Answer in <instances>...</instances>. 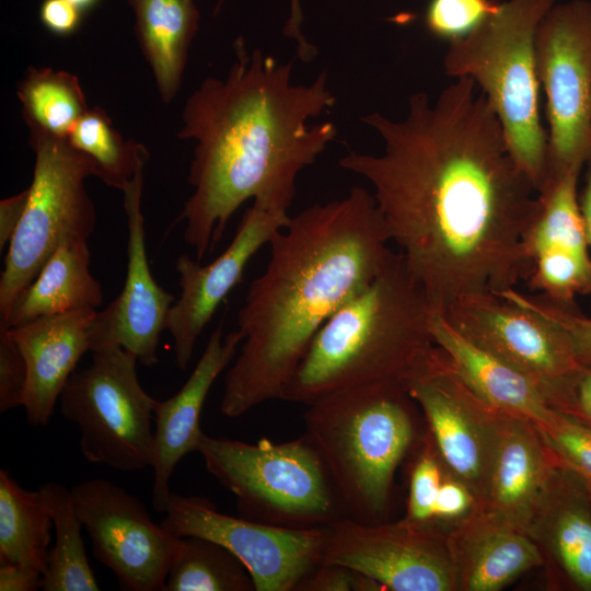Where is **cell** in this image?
I'll use <instances>...</instances> for the list:
<instances>
[{"mask_svg":"<svg viewBox=\"0 0 591 591\" xmlns=\"http://www.w3.org/2000/svg\"><path fill=\"white\" fill-rule=\"evenodd\" d=\"M361 120L383 152L348 149L338 164L372 186L389 241L436 311L529 278L524 240L538 193L474 80L456 78L436 101L414 93L401 120L378 112Z\"/></svg>","mask_w":591,"mask_h":591,"instance_id":"6da1fadb","label":"cell"},{"mask_svg":"<svg viewBox=\"0 0 591 591\" xmlns=\"http://www.w3.org/2000/svg\"><path fill=\"white\" fill-rule=\"evenodd\" d=\"M235 61L224 79L206 78L183 108L178 139L195 140L193 187L176 222L201 262L221 240L228 221L247 199L288 213L299 173L335 139L334 123L310 124L334 106L325 71L310 84L291 81L292 61L234 43Z\"/></svg>","mask_w":591,"mask_h":591,"instance_id":"7a4b0ae2","label":"cell"},{"mask_svg":"<svg viewBox=\"0 0 591 591\" xmlns=\"http://www.w3.org/2000/svg\"><path fill=\"white\" fill-rule=\"evenodd\" d=\"M389 243L374 196L360 186L291 217L237 313L242 343L225 375L223 415L281 399L318 329L392 260Z\"/></svg>","mask_w":591,"mask_h":591,"instance_id":"3957f363","label":"cell"},{"mask_svg":"<svg viewBox=\"0 0 591 591\" xmlns=\"http://www.w3.org/2000/svg\"><path fill=\"white\" fill-rule=\"evenodd\" d=\"M428 294L395 253L387 266L318 329L281 399L310 405L368 384H406L437 344Z\"/></svg>","mask_w":591,"mask_h":591,"instance_id":"277c9868","label":"cell"},{"mask_svg":"<svg viewBox=\"0 0 591 591\" xmlns=\"http://www.w3.org/2000/svg\"><path fill=\"white\" fill-rule=\"evenodd\" d=\"M406 384L341 390L308 405L305 434L333 478L347 518L385 522L395 472L417 438Z\"/></svg>","mask_w":591,"mask_h":591,"instance_id":"5b68a950","label":"cell"},{"mask_svg":"<svg viewBox=\"0 0 591 591\" xmlns=\"http://www.w3.org/2000/svg\"><path fill=\"white\" fill-rule=\"evenodd\" d=\"M555 0H507L466 35L449 42V77H468L497 115L509 151L537 193L547 181V135L538 108L535 35Z\"/></svg>","mask_w":591,"mask_h":591,"instance_id":"8992f818","label":"cell"},{"mask_svg":"<svg viewBox=\"0 0 591 591\" xmlns=\"http://www.w3.org/2000/svg\"><path fill=\"white\" fill-rule=\"evenodd\" d=\"M197 452L236 498L241 517L285 528H327L346 518L333 478L311 439L246 443L202 433Z\"/></svg>","mask_w":591,"mask_h":591,"instance_id":"52a82bcc","label":"cell"},{"mask_svg":"<svg viewBox=\"0 0 591 591\" xmlns=\"http://www.w3.org/2000/svg\"><path fill=\"white\" fill-rule=\"evenodd\" d=\"M30 146L35 153L33 181L0 277V327L57 247L66 241H88L96 222L85 187V179L95 173L92 160L67 138L40 131H30Z\"/></svg>","mask_w":591,"mask_h":591,"instance_id":"ba28073f","label":"cell"},{"mask_svg":"<svg viewBox=\"0 0 591 591\" xmlns=\"http://www.w3.org/2000/svg\"><path fill=\"white\" fill-rule=\"evenodd\" d=\"M137 361L121 347L95 349L60 394L61 415L78 426L81 452L91 463L121 472L152 466L157 399L141 386Z\"/></svg>","mask_w":591,"mask_h":591,"instance_id":"9c48e42d","label":"cell"},{"mask_svg":"<svg viewBox=\"0 0 591 591\" xmlns=\"http://www.w3.org/2000/svg\"><path fill=\"white\" fill-rule=\"evenodd\" d=\"M535 60L546 95L547 184L581 171L591 154V1L553 5L536 30Z\"/></svg>","mask_w":591,"mask_h":591,"instance_id":"30bf717a","label":"cell"},{"mask_svg":"<svg viewBox=\"0 0 591 591\" xmlns=\"http://www.w3.org/2000/svg\"><path fill=\"white\" fill-rule=\"evenodd\" d=\"M440 313L470 343L526 376L554 409L569 410L584 367L557 324L491 293L459 299Z\"/></svg>","mask_w":591,"mask_h":591,"instance_id":"8fae6325","label":"cell"},{"mask_svg":"<svg viewBox=\"0 0 591 591\" xmlns=\"http://www.w3.org/2000/svg\"><path fill=\"white\" fill-rule=\"evenodd\" d=\"M161 525L176 537L198 536L231 552L255 591H296L323 561L327 528L293 529L232 517L207 498L171 493Z\"/></svg>","mask_w":591,"mask_h":591,"instance_id":"7c38bea8","label":"cell"},{"mask_svg":"<svg viewBox=\"0 0 591 591\" xmlns=\"http://www.w3.org/2000/svg\"><path fill=\"white\" fill-rule=\"evenodd\" d=\"M406 387L447 470L482 507L506 413L477 396L438 345Z\"/></svg>","mask_w":591,"mask_h":591,"instance_id":"4fadbf2b","label":"cell"},{"mask_svg":"<svg viewBox=\"0 0 591 591\" xmlns=\"http://www.w3.org/2000/svg\"><path fill=\"white\" fill-rule=\"evenodd\" d=\"M70 490L97 561L126 590L163 591L181 537L155 523L137 497L108 479H88Z\"/></svg>","mask_w":591,"mask_h":591,"instance_id":"5bb4252c","label":"cell"},{"mask_svg":"<svg viewBox=\"0 0 591 591\" xmlns=\"http://www.w3.org/2000/svg\"><path fill=\"white\" fill-rule=\"evenodd\" d=\"M323 561L344 565L391 591H457L447 533L407 521L328 526Z\"/></svg>","mask_w":591,"mask_h":591,"instance_id":"9a60e30c","label":"cell"},{"mask_svg":"<svg viewBox=\"0 0 591 591\" xmlns=\"http://www.w3.org/2000/svg\"><path fill=\"white\" fill-rule=\"evenodd\" d=\"M142 159L124 189L127 221V274L118 297L97 311L90 328L91 351L104 347H121L140 363H157L160 334L165 331L169 311L176 298L153 278L146 248L144 217L141 210Z\"/></svg>","mask_w":591,"mask_h":591,"instance_id":"2e32d148","label":"cell"},{"mask_svg":"<svg viewBox=\"0 0 591 591\" xmlns=\"http://www.w3.org/2000/svg\"><path fill=\"white\" fill-rule=\"evenodd\" d=\"M291 217L253 204L240 222L228 247L202 265L187 255L175 263L181 294L171 306L165 331L173 338L175 363L186 370L196 343L218 306L241 281L251 258L286 228Z\"/></svg>","mask_w":591,"mask_h":591,"instance_id":"e0dca14e","label":"cell"},{"mask_svg":"<svg viewBox=\"0 0 591 591\" xmlns=\"http://www.w3.org/2000/svg\"><path fill=\"white\" fill-rule=\"evenodd\" d=\"M242 343L235 329L223 335V321L211 333L189 378L172 397L154 404V453L152 506L164 512L170 495V480L177 463L197 451L204 433L200 414L210 387L236 356Z\"/></svg>","mask_w":591,"mask_h":591,"instance_id":"ac0fdd59","label":"cell"},{"mask_svg":"<svg viewBox=\"0 0 591 591\" xmlns=\"http://www.w3.org/2000/svg\"><path fill=\"white\" fill-rule=\"evenodd\" d=\"M96 312L82 309L8 328L27 366L23 407L31 425L49 422L79 360L91 350L90 328Z\"/></svg>","mask_w":591,"mask_h":591,"instance_id":"d6986e66","label":"cell"},{"mask_svg":"<svg viewBox=\"0 0 591 591\" xmlns=\"http://www.w3.org/2000/svg\"><path fill=\"white\" fill-rule=\"evenodd\" d=\"M447 543L457 591L501 590L545 560L528 533L484 507L451 526Z\"/></svg>","mask_w":591,"mask_h":591,"instance_id":"ffe728a7","label":"cell"},{"mask_svg":"<svg viewBox=\"0 0 591 591\" xmlns=\"http://www.w3.org/2000/svg\"><path fill=\"white\" fill-rule=\"evenodd\" d=\"M559 465L535 424L506 413L482 507L529 533Z\"/></svg>","mask_w":591,"mask_h":591,"instance_id":"44dd1931","label":"cell"},{"mask_svg":"<svg viewBox=\"0 0 591 591\" xmlns=\"http://www.w3.org/2000/svg\"><path fill=\"white\" fill-rule=\"evenodd\" d=\"M528 534L566 587L591 591L590 480L559 465Z\"/></svg>","mask_w":591,"mask_h":591,"instance_id":"7402d4cb","label":"cell"},{"mask_svg":"<svg viewBox=\"0 0 591 591\" xmlns=\"http://www.w3.org/2000/svg\"><path fill=\"white\" fill-rule=\"evenodd\" d=\"M432 333L460 378L487 404L526 418L538 428L553 420L558 410L526 376L470 343L438 311Z\"/></svg>","mask_w":591,"mask_h":591,"instance_id":"603a6c76","label":"cell"},{"mask_svg":"<svg viewBox=\"0 0 591 591\" xmlns=\"http://www.w3.org/2000/svg\"><path fill=\"white\" fill-rule=\"evenodd\" d=\"M91 254L85 240L62 242L35 279L16 298L4 327L103 303L101 283L90 271Z\"/></svg>","mask_w":591,"mask_h":591,"instance_id":"cb8c5ba5","label":"cell"},{"mask_svg":"<svg viewBox=\"0 0 591 591\" xmlns=\"http://www.w3.org/2000/svg\"><path fill=\"white\" fill-rule=\"evenodd\" d=\"M135 33L150 65L162 102L177 94L189 46L198 31L199 12L193 0H128Z\"/></svg>","mask_w":591,"mask_h":591,"instance_id":"d4e9b609","label":"cell"},{"mask_svg":"<svg viewBox=\"0 0 591 591\" xmlns=\"http://www.w3.org/2000/svg\"><path fill=\"white\" fill-rule=\"evenodd\" d=\"M53 520L37 490L22 487L7 470L0 471V564L45 572Z\"/></svg>","mask_w":591,"mask_h":591,"instance_id":"484cf974","label":"cell"},{"mask_svg":"<svg viewBox=\"0 0 591 591\" xmlns=\"http://www.w3.org/2000/svg\"><path fill=\"white\" fill-rule=\"evenodd\" d=\"M39 491L53 520L55 543L43 573L44 591H97L100 584L89 564L81 534L83 526L71 490L57 482L43 484Z\"/></svg>","mask_w":591,"mask_h":591,"instance_id":"4316f807","label":"cell"},{"mask_svg":"<svg viewBox=\"0 0 591 591\" xmlns=\"http://www.w3.org/2000/svg\"><path fill=\"white\" fill-rule=\"evenodd\" d=\"M30 131L67 138L90 108L77 76L47 67H28L18 86Z\"/></svg>","mask_w":591,"mask_h":591,"instance_id":"83f0119b","label":"cell"},{"mask_svg":"<svg viewBox=\"0 0 591 591\" xmlns=\"http://www.w3.org/2000/svg\"><path fill=\"white\" fill-rule=\"evenodd\" d=\"M580 170H571L548 182L538 192V208L524 240V252L532 258L551 248L589 255L584 222L578 202Z\"/></svg>","mask_w":591,"mask_h":591,"instance_id":"f1b7e54d","label":"cell"},{"mask_svg":"<svg viewBox=\"0 0 591 591\" xmlns=\"http://www.w3.org/2000/svg\"><path fill=\"white\" fill-rule=\"evenodd\" d=\"M251 590L250 572L227 548L204 537L179 538L163 591Z\"/></svg>","mask_w":591,"mask_h":591,"instance_id":"f546056e","label":"cell"},{"mask_svg":"<svg viewBox=\"0 0 591 591\" xmlns=\"http://www.w3.org/2000/svg\"><path fill=\"white\" fill-rule=\"evenodd\" d=\"M68 141L94 164V176L109 187L123 190L139 162L149 158L144 144L126 140L113 126L106 112L89 108L72 128Z\"/></svg>","mask_w":591,"mask_h":591,"instance_id":"4dcf8cb0","label":"cell"},{"mask_svg":"<svg viewBox=\"0 0 591 591\" xmlns=\"http://www.w3.org/2000/svg\"><path fill=\"white\" fill-rule=\"evenodd\" d=\"M529 282L545 298L566 304L591 293V257L564 250H545L532 258Z\"/></svg>","mask_w":591,"mask_h":591,"instance_id":"1f68e13d","label":"cell"},{"mask_svg":"<svg viewBox=\"0 0 591 591\" xmlns=\"http://www.w3.org/2000/svg\"><path fill=\"white\" fill-rule=\"evenodd\" d=\"M420 447L410 470L404 519L433 526L434 505L448 470L429 433L421 439Z\"/></svg>","mask_w":591,"mask_h":591,"instance_id":"d6a6232c","label":"cell"},{"mask_svg":"<svg viewBox=\"0 0 591 591\" xmlns=\"http://www.w3.org/2000/svg\"><path fill=\"white\" fill-rule=\"evenodd\" d=\"M538 429L558 463L591 482V426L558 410Z\"/></svg>","mask_w":591,"mask_h":591,"instance_id":"836d02e7","label":"cell"},{"mask_svg":"<svg viewBox=\"0 0 591 591\" xmlns=\"http://www.w3.org/2000/svg\"><path fill=\"white\" fill-rule=\"evenodd\" d=\"M497 296L530 309L557 324L567 335L578 362L584 368L591 366L590 317L577 314L565 304L552 301L544 296H528L515 288Z\"/></svg>","mask_w":591,"mask_h":591,"instance_id":"e575fe53","label":"cell"},{"mask_svg":"<svg viewBox=\"0 0 591 591\" xmlns=\"http://www.w3.org/2000/svg\"><path fill=\"white\" fill-rule=\"evenodd\" d=\"M499 4L496 0H430L425 24L432 35L450 42L474 30Z\"/></svg>","mask_w":591,"mask_h":591,"instance_id":"d590c367","label":"cell"},{"mask_svg":"<svg viewBox=\"0 0 591 591\" xmlns=\"http://www.w3.org/2000/svg\"><path fill=\"white\" fill-rule=\"evenodd\" d=\"M26 383L24 356L8 328H0V413L23 406Z\"/></svg>","mask_w":591,"mask_h":591,"instance_id":"8d00e7d4","label":"cell"},{"mask_svg":"<svg viewBox=\"0 0 591 591\" xmlns=\"http://www.w3.org/2000/svg\"><path fill=\"white\" fill-rule=\"evenodd\" d=\"M477 507L478 502L471 489L448 471L436 500L433 526L438 528L439 523L454 525Z\"/></svg>","mask_w":591,"mask_h":591,"instance_id":"74e56055","label":"cell"},{"mask_svg":"<svg viewBox=\"0 0 591 591\" xmlns=\"http://www.w3.org/2000/svg\"><path fill=\"white\" fill-rule=\"evenodd\" d=\"M357 571L336 563H320L296 591H356Z\"/></svg>","mask_w":591,"mask_h":591,"instance_id":"f35d334b","label":"cell"},{"mask_svg":"<svg viewBox=\"0 0 591 591\" xmlns=\"http://www.w3.org/2000/svg\"><path fill=\"white\" fill-rule=\"evenodd\" d=\"M82 11L67 0H43L39 19L43 25L54 34L69 35L81 23Z\"/></svg>","mask_w":591,"mask_h":591,"instance_id":"ab89813d","label":"cell"},{"mask_svg":"<svg viewBox=\"0 0 591 591\" xmlns=\"http://www.w3.org/2000/svg\"><path fill=\"white\" fill-rule=\"evenodd\" d=\"M28 188L0 201V251L9 245L26 208Z\"/></svg>","mask_w":591,"mask_h":591,"instance_id":"60d3db41","label":"cell"},{"mask_svg":"<svg viewBox=\"0 0 591 591\" xmlns=\"http://www.w3.org/2000/svg\"><path fill=\"white\" fill-rule=\"evenodd\" d=\"M43 573L14 564H0L1 591H34L42 589Z\"/></svg>","mask_w":591,"mask_h":591,"instance_id":"b9f144b4","label":"cell"},{"mask_svg":"<svg viewBox=\"0 0 591 591\" xmlns=\"http://www.w3.org/2000/svg\"><path fill=\"white\" fill-rule=\"evenodd\" d=\"M224 0H219L215 13H217ZM303 15L300 7V0H291V11L288 21L285 24L283 33L288 37L297 40L298 57L302 61H311L316 55V48L311 45L301 31Z\"/></svg>","mask_w":591,"mask_h":591,"instance_id":"7bdbcfd3","label":"cell"},{"mask_svg":"<svg viewBox=\"0 0 591 591\" xmlns=\"http://www.w3.org/2000/svg\"><path fill=\"white\" fill-rule=\"evenodd\" d=\"M567 414L591 426V366L582 370L575 389L571 406Z\"/></svg>","mask_w":591,"mask_h":591,"instance_id":"ee69618b","label":"cell"},{"mask_svg":"<svg viewBox=\"0 0 591 591\" xmlns=\"http://www.w3.org/2000/svg\"><path fill=\"white\" fill-rule=\"evenodd\" d=\"M587 182L581 197V213L584 222L586 233L589 246L591 247V154L588 158Z\"/></svg>","mask_w":591,"mask_h":591,"instance_id":"f6af8a7d","label":"cell"},{"mask_svg":"<svg viewBox=\"0 0 591 591\" xmlns=\"http://www.w3.org/2000/svg\"><path fill=\"white\" fill-rule=\"evenodd\" d=\"M67 1L72 3L80 11L84 12L92 9L94 5H96L100 0H67Z\"/></svg>","mask_w":591,"mask_h":591,"instance_id":"bcb514c9","label":"cell"}]
</instances>
